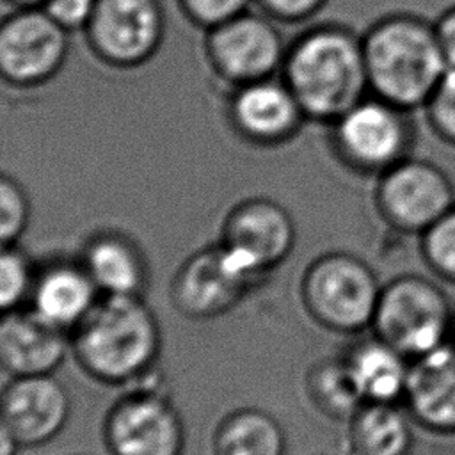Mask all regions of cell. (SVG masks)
<instances>
[{"mask_svg":"<svg viewBox=\"0 0 455 455\" xmlns=\"http://www.w3.org/2000/svg\"><path fill=\"white\" fill-rule=\"evenodd\" d=\"M0 412L20 448H39L66 428L71 396L53 375L11 377L0 391Z\"/></svg>","mask_w":455,"mask_h":455,"instance_id":"cell-15","label":"cell"},{"mask_svg":"<svg viewBox=\"0 0 455 455\" xmlns=\"http://www.w3.org/2000/svg\"><path fill=\"white\" fill-rule=\"evenodd\" d=\"M455 307L446 291L419 274L382 284L370 332L414 361L453 339Z\"/></svg>","mask_w":455,"mask_h":455,"instance_id":"cell-5","label":"cell"},{"mask_svg":"<svg viewBox=\"0 0 455 455\" xmlns=\"http://www.w3.org/2000/svg\"><path fill=\"white\" fill-rule=\"evenodd\" d=\"M69 354L91 380L124 389L160 370L162 327L146 297L101 295L69 332Z\"/></svg>","mask_w":455,"mask_h":455,"instance_id":"cell-1","label":"cell"},{"mask_svg":"<svg viewBox=\"0 0 455 455\" xmlns=\"http://www.w3.org/2000/svg\"><path fill=\"white\" fill-rule=\"evenodd\" d=\"M11 9H30V7H43L46 0H2Z\"/></svg>","mask_w":455,"mask_h":455,"instance_id":"cell-33","label":"cell"},{"mask_svg":"<svg viewBox=\"0 0 455 455\" xmlns=\"http://www.w3.org/2000/svg\"><path fill=\"white\" fill-rule=\"evenodd\" d=\"M20 444L18 441L14 439L12 432L9 430L2 412H0V455H18L20 451Z\"/></svg>","mask_w":455,"mask_h":455,"instance_id":"cell-32","label":"cell"},{"mask_svg":"<svg viewBox=\"0 0 455 455\" xmlns=\"http://www.w3.org/2000/svg\"><path fill=\"white\" fill-rule=\"evenodd\" d=\"M69 55V32L41 7L11 9L0 18V82L30 91L50 84Z\"/></svg>","mask_w":455,"mask_h":455,"instance_id":"cell-12","label":"cell"},{"mask_svg":"<svg viewBox=\"0 0 455 455\" xmlns=\"http://www.w3.org/2000/svg\"><path fill=\"white\" fill-rule=\"evenodd\" d=\"M217 243L229 265L259 288L291 256L297 226L279 201L249 196L229 206Z\"/></svg>","mask_w":455,"mask_h":455,"instance_id":"cell-8","label":"cell"},{"mask_svg":"<svg viewBox=\"0 0 455 455\" xmlns=\"http://www.w3.org/2000/svg\"><path fill=\"white\" fill-rule=\"evenodd\" d=\"M411 114L366 94L327 126L331 153L350 172L377 178L411 156L416 137Z\"/></svg>","mask_w":455,"mask_h":455,"instance_id":"cell-7","label":"cell"},{"mask_svg":"<svg viewBox=\"0 0 455 455\" xmlns=\"http://www.w3.org/2000/svg\"><path fill=\"white\" fill-rule=\"evenodd\" d=\"M212 450L213 455H286V434L270 412L236 407L217 421Z\"/></svg>","mask_w":455,"mask_h":455,"instance_id":"cell-22","label":"cell"},{"mask_svg":"<svg viewBox=\"0 0 455 455\" xmlns=\"http://www.w3.org/2000/svg\"><path fill=\"white\" fill-rule=\"evenodd\" d=\"M251 4L252 0H176L183 18L204 32L249 11Z\"/></svg>","mask_w":455,"mask_h":455,"instance_id":"cell-28","label":"cell"},{"mask_svg":"<svg viewBox=\"0 0 455 455\" xmlns=\"http://www.w3.org/2000/svg\"><path fill=\"white\" fill-rule=\"evenodd\" d=\"M98 0H46L43 11L66 32H84Z\"/></svg>","mask_w":455,"mask_h":455,"instance_id":"cell-30","label":"cell"},{"mask_svg":"<svg viewBox=\"0 0 455 455\" xmlns=\"http://www.w3.org/2000/svg\"><path fill=\"white\" fill-rule=\"evenodd\" d=\"M304 391L315 411L339 423H347L363 405L341 354L313 363L304 377Z\"/></svg>","mask_w":455,"mask_h":455,"instance_id":"cell-23","label":"cell"},{"mask_svg":"<svg viewBox=\"0 0 455 455\" xmlns=\"http://www.w3.org/2000/svg\"><path fill=\"white\" fill-rule=\"evenodd\" d=\"M380 290L371 265L347 251H327L313 258L299 284L307 316L325 331L343 336L370 329Z\"/></svg>","mask_w":455,"mask_h":455,"instance_id":"cell-4","label":"cell"},{"mask_svg":"<svg viewBox=\"0 0 455 455\" xmlns=\"http://www.w3.org/2000/svg\"><path fill=\"white\" fill-rule=\"evenodd\" d=\"M329 0H252V4L275 23L297 25L315 18Z\"/></svg>","mask_w":455,"mask_h":455,"instance_id":"cell-29","label":"cell"},{"mask_svg":"<svg viewBox=\"0 0 455 455\" xmlns=\"http://www.w3.org/2000/svg\"><path fill=\"white\" fill-rule=\"evenodd\" d=\"M453 339H455V329H453Z\"/></svg>","mask_w":455,"mask_h":455,"instance_id":"cell-34","label":"cell"},{"mask_svg":"<svg viewBox=\"0 0 455 455\" xmlns=\"http://www.w3.org/2000/svg\"><path fill=\"white\" fill-rule=\"evenodd\" d=\"M100 291L76 256H55L36 268L28 307L64 332H71L100 300Z\"/></svg>","mask_w":455,"mask_h":455,"instance_id":"cell-19","label":"cell"},{"mask_svg":"<svg viewBox=\"0 0 455 455\" xmlns=\"http://www.w3.org/2000/svg\"><path fill=\"white\" fill-rule=\"evenodd\" d=\"M37 263L20 247L0 249V313L25 307L30 299Z\"/></svg>","mask_w":455,"mask_h":455,"instance_id":"cell-24","label":"cell"},{"mask_svg":"<svg viewBox=\"0 0 455 455\" xmlns=\"http://www.w3.org/2000/svg\"><path fill=\"white\" fill-rule=\"evenodd\" d=\"M69 354V334L28 306L0 318V370L9 377L53 375Z\"/></svg>","mask_w":455,"mask_h":455,"instance_id":"cell-17","label":"cell"},{"mask_svg":"<svg viewBox=\"0 0 455 455\" xmlns=\"http://www.w3.org/2000/svg\"><path fill=\"white\" fill-rule=\"evenodd\" d=\"M100 295L146 297L151 265L140 242L117 228L89 233L75 254Z\"/></svg>","mask_w":455,"mask_h":455,"instance_id":"cell-16","label":"cell"},{"mask_svg":"<svg viewBox=\"0 0 455 455\" xmlns=\"http://www.w3.org/2000/svg\"><path fill=\"white\" fill-rule=\"evenodd\" d=\"M419 238V254L441 281L455 284V206Z\"/></svg>","mask_w":455,"mask_h":455,"instance_id":"cell-25","label":"cell"},{"mask_svg":"<svg viewBox=\"0 0 455 455\" xmlns=\"http://www.w3.org/2000/svg\"><path fill=\"white\" fill-rule=\"evenodd\" d=\"M432 133L455 146V68H448L421 108Z\"/></svg>","mask_w":455,"mask_h":455,"instance_id":"cell-27","label":"cell"},{"mask_svg":"<svg viewBox=\"0 0 455 455\" xmlns=\"http://www.w3.org/2000/svg\"><path fill=\"white\" fill-rule=\"evenodd\" d=\"M0 318H2V313H0Z\"/></svg>","mask_w":455,"mask_h":455,"instance_id":"cell-35","label":"cell"},{"mask_svg":"<svg viewBox=\"0 0 455 455\" xmlns=\"http://www.w3.org/2000/svg\"><path fill=\"white\" fill-rule=\"evenodd\" d=\"M32 217V203L25 187L0 171V249L20 245Z\"/></svg>","mask_w":455,"mask_h":455,"instance_id":"cell-26","label":"cell"},{"mask_svg":"<svg viewBox=\"0 0 455 455\" xmlns=\"http://www.w3.org/2000/svg\"><path fill=\"white\" fill-rule=\"evenodd\" d=\"M412 419L402 403H363L347 421L348 455H412Z\"/></svg>","mask_w":455,"mask_h":455,"instance_id":"cell-21","label":"cell"},{"mask_svg":"<svg viewBox=\"0 0 455 455\" xmlns=\"http://www.w3.org/2000/svg\"><path fill=\"white\" fill-rule=\"evenodd\" d=\"M370 94L407 112L421 110L448 69L434 21L387 12L361 34Z\"/></svg>","mask_w":455,"mask_h":455,"instance_id":"cell-3","label":"cell"},{"mask_svg":"<svg viewBox=\"0 0 455 455\" xmlns=\"http://www.w3.org/2000/svg\"><path fill=\"white\" fill-rule=\"evenodd\" d=\"M108 455H183L187 430L162 371L128 386L101 423Z\"/></svg>","mask_w":455,"mask_h":455,"instance_id":"cell-6","label":"cell"},{"mask_svg":"<svg viewBox=\"0 0 455 455\" xmlns=\"http://www.w3.org/2000/svg\"><path fill=\"white\" fill-rule=\"evenodd\" d=\"M258 286L229 265L215 242L180 263L169 283V300L183 318L206 322L231 313Z\"/></svg>","mask_w":455,"mask_h":455,"instance_id":"cell-13","label":"cell"},{"mask_svg":"<svg viewBox=\"0 0 455 455\" xmlns=\"http://www.w3.org/2000/svg\"><path fill=\"white\" fill-rule=\"evenodd\" d=\"M339 354L363 403H402L411 359L371 332Z\"/></svg>","mask_w":455,"mask_h":455,"instance_id":"cell-20","label":"cell"},{"mask_svg":"<svg viewBox=\"0 0 455 455\" xmlns=\"http://www.w3.org/2000/svg\"><path fill=\"white\" fill-rule=\"evenodd\" d=\"M288 41L279 23L261 11H245L204 32L203 55L226 89L277 76Z\"/></svg>","mask_w":455,"mask_h":455,"instance_id":"cell-9","label":"cell"},{"mask_svg":"<svg viewBox=\"0 0 455 455\" xmlns=\"http://www.w3.org/2000/svg\"><path fill=\"white\" fill-rule=\"evenodd\" d=\"M165 23L160 0H98L82 34L98 62L110 69L132 71L160 52Z\"/></svg>","mask_w":455,"mask_h":455,"instance_id":"cell-11","label":"cell"},{"mask_svg":"<svg viewBox=\"0 0 455 455\" xmlns=\"http://www.w3.org/2000/svg\"><path fill=\"white\" fill-rule=\"evenodd\" d=\"M373 204L387 228L419 236L455 206V187L437 164L411 155L375 178Z\"/></svg>","mask_w":455,"mask_h":455,"instance_id":"cell-10","label":"cell"},{"mask_svg":"<svg viewBox=\"0 0 455 455\" xmlns=\"http://www.w3.org/2000/svg\"><path fill=\"white\" fill-rule=\"evenodd\" d=\"M434 27L448 68H455V4L439 14Z\"/></svg>","mask_w":455,"mask_h":455,"instance_id":"cell-31","label":"cell"},{"mask_svg":"<svg viewBox=\"0 0 455 455\" xmlns=\"http://www.w3.org/2000/svg\"><path fill=\"white\" fill-rule=\"evenodd\" d=\"M402 405L416 427L455 435V339L411 361Z\"/></svg>","mask_w":455,"mask_h":455,"instance_id":"cell-18","label":"cell"},{"mask_svg":"<svg viewBox=\"0 0 455 455\" xmlns=\"http://www.w3.org/2000/svg\"><path fill=\"white\" fill-rule=\"evenodd\" d=\"M279 76L307 123L323 126L370 94L361 34L338 21L309 25L288 41Z\"/></svg>","mask_w":455,"mask_h":455,"instance_id":"cell-2","label":"cell"},{"mask_svg":"<svg viewBox=\"0 0 455 455\" xmlns=\"http://www.w3.org/2000/svg\"><path fill=\"white\" fill-rule=\"evenodd\" d=\"M226 94V123L245 144L284 146L307 123L302 107L279 75L228 89Z\"/></svg>","mask_w":455,"mask_h":455,"instance_id":"cell-14","label":"cell"}]
</instances>
